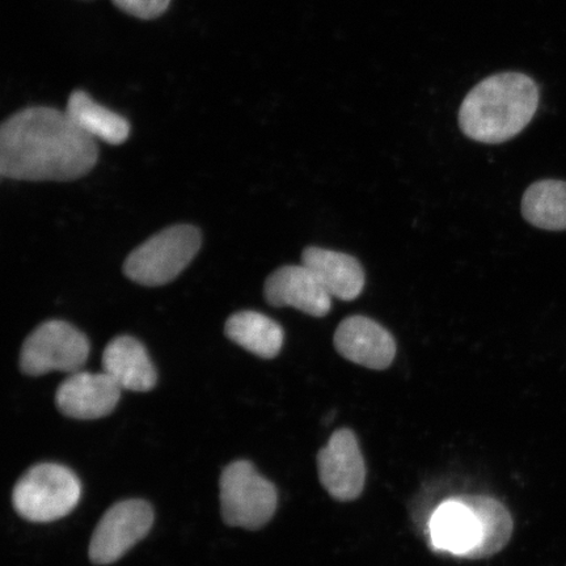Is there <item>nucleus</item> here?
<instances>
[{
  "mask_svg": "<svg viewBox=\"0 0 566 566\" xmlns=\"http://www.w3.org/2000/svg\"><path fill=\"white\" fill-rule=\"evenodd\" d=\"M97 158L96 140L66 112L31 106L0 127V174L12 180L73 181L91 172Z\"/></svg>",
  "mask_w": 566,
  "mask_h": 566,
  "instance_id": "f257e3e1",
  "label": "nucleus"
},
{
  "mask_svg": "<svg viewBox=\"0 0 566 566\" xmlns=\"http://www.w3.org/2000/svg\"><path fill=\"white\" fill-rule=\"evenodd\" d=\"M539 98L537 84L526 74L500 73L486 77L470 91L460 106V130L481 144H504L533 122Z\"/></svg>",
  "mask_w": 566,
  "mask_h": 566,
  "instance_id": "f03ea898",
  "label": "nucleus"
},
{
  "mask_svg": "<svg viewBox=\"0 0 566 566\" xmlns=\"http://www.w3.org/2000/svg\"><path fill=\"white\" fill-rule=\"evenodd\" d=\"M82 485L65 465L42 463L32 467L13 488V507L24 520L49 523L63 518L77 505Z\"/></svg>",
  "mask_w": 566,
  "mask_h": 566,
  "instance_id": "7ed1b4c3",
  "label": "nucleus"
},
{
  "mask_svg": "<svg viewBox=\"0 0 566 566\" xmlns=\"http://www.w3.org/2000/svg\"><path fill=\"white\" fill-rule=\"evenodd\" d=\"M200 248L201 232L195 226H172L134 250L125 261L124 273L139 285H166L192 263Z\"/></svg>",
  "mask_w": 566,
  "mask_h": 566,
  "instance_id": "20e7f679",
  "label": "nucleus"
},
{
  "mask_svg": "<svg viewBox=\"0 0 566 566\" xmlns=\"http://www.w3.org/2000/svg\"><path fill=\"white\" fill-rule=\"evenodd\" d=\"M219 488L223 521L231 527L263 528L277 511V490L247 460L226 467Z\"/></svg>",
  "mask_w": 566,
  "mask_h": 566,
  "instance_id": "39448f33",
  "label": "nucleus"
},
{
  "mask_svg": "<svg viewBox=\"0 0 566 566\" xmlns=\"http://www.w3.org/2000/svg\"><path fill=\"white\" fill-rule=\"evenodd\" d=\"M90 342L86 335L62 321L41 324L24 342L20 369L31 377L51 371L74 374L87 363Z\"/></svg>",
  "mask_w": 566,
  "mask_h": 566,
  "instance_id": "423d86ee",
  "label": "nucleus"
},
{
  "mask_svg": "<svg viewBox=\"0 0 566 566\" xmlns=\"http://www.w3.org/2000/svg\"><path fill=\"white\" fill-rule=\"evenodd\" d=\"M154 518L151 505L144 500H126L113 505L92 535L90 560L96 565L118 562L150 533Z\"/></svg>",
  "mask_w": 566,
  "mask_h": 566,
  "instance_id": "0eeeda50",
  "label": "nucleus"
},
{
  "mask_svg": "<svg viewBox=\"0 0 566 566\" xmlns=\"http://www.w3.org/2000/svg\"><path fill=\"white\" fill-rule=\"evenodd\" d=\"M318 478L331 497L339 502L359 499L366 483V465L356 434L339 429L317 454Z\"/></svg>",
  "mask_w": 566,
  "mask_h": 566,
  "instance_id": "6e6552de",
  "label": "nucleus"
},
{
  "mask_svg": "<svg viewBox=\"0 0 566 566\" xmlns=\"http://www.w3.org/2000/svg\"><path fill=\"white\" fill-rule=\"evenodd\" d=\"M122 391L104 371H77L56 389L55 402L61 413L70 419L97 420L115 410Z\"/></svg>",
  "mask_w": 566,
  "mask_h": 566,
  "instance_id": "1a4fd4ad",
  "label": "nucleus"
},
{
  "mask_svg": "<svg viewBox=\"0 0 566 566\" xmlns=\"http://www.w3.org/2000/svg\"><path fill=\"white\" fill-rule=\"evenodd\" d=\"M335 348L350 363L373 370L387 369L396 356L392 335L373 318L360 315L346 317L339 323Z\"/></svg>",
  "mask_w": 566,
  "mask_h": 566,
  "instance_id": "9d476101",
  "label": "nucleus"
},
{
  "mask_svg": "<svg viewBox=\"0 0 566 566\" xmlns=\"http://www.w3.org/2000/svg\"><path fill=\"white\" fill-rule=\"evenodd\" d=\"M429 534L436 549L463 558H472L483 542L480 518L462 497L444 501L436 509Z\"/></svg>",
  "mask_w": 566,
  "mask_h": 566,
  "instance_id": "9b49d317",
  "label": "nucleus"
},
{
  "mask_svg": "<svg viewBox=\"0 0 566 566\" xmlns=\"http://www.w3.org/2000/svg\"><path fill=\"white\" fill-rule=\"evenodd\" d=\"M265 298L274 307H293L323 317L332 307V296L307 266L287 265L269 275Z\"/></svg>",
  "mask_w": 566,
  "mask_h": 566,
  "instance_id": "f8f14e48",
  "label": "nucleus"
},
{
  "mask_svg": "<svg viewBox=\"0 0 566 566\" xmlns=\"http://www.w3.org/2000/svg\"><path fill=\"white\" fill-rule=\"evenodd\" d=\"M302 264L316 275L331 296L339 301H354L363 293L365 271L350 254L308 247L302 253Z\"/></svg>",
  "mask_w": 566,
  "mask_h": 566,
  "instance_id": "ddd939ff",
  "label": "nucleus"
},
{
  "mask_svg": "<svg viewBox=\"0 0 566 566\" xmlns=\"http://www.w3.org/2000/svg\"><path fill=\"white\" fill-rule=\"evenodd\" d=\"M103 370L122 389L147 392L157 385L158 374L145 346L137 338L119 336L106 346Z\"/></svg>",
  "mask_w": 566,
  "mask_h": 566,
  "instance_id": "4468645a",
  "label": "nucleus"
},
{
  "mask_svg": "<svg viewBox=\"0 0 566 566\" xmlns=\"http://www.w3.org/2000/svg\"><path fill=\"white\" fill-rule=\"evenodd\" d=\"M65 112L71 122L95 140L117 146L129 138V122L118 113L96 103L87 92L74 91L69 97Z\"/></svg>",
  "mask_w": 566,
  "mask_h": 566,
  "instance_id": "2eb2a0df",
  "label": "nucleus"
},
{
  "mask_svg": "<svg viewBox=\"0 0 566 566\" xmlns=\"http://www.w3.org/2000/svg\"><path fill=\"white\" fill-rule=\"evenodd\" d=\"M226 336L254 356L271 359L279 356L285 334L277 322L256 311H242L230 316Z\"/></svg>",
  "mask_w": 566,
  "mask_h": 566,
  "instance_id": "dca6fc26",
  "label": "nucleus"
},
{
  "mask_svg": "<svg viewBox=\"0 0 566 566\" xmlns=\"http://www.w3.org/2000/svg\"><path fill=\"white\" fill-rule=\"evenodd\" d=\"M522 216L547 231L566 230V181L541 180L530 186L522 200Z\"/></svg>",
  "mask_w": 566,
  "mask_h": 566,
  "instance_id": "f3484780",
  "label": "nucleus"
},
{
  "mask_svg": "<svg viewBox=\"0 0 566 566\" xmlns=\"http://www.w3.org/2000/svg\"><path fill=\"white\" fill-rule=\"evenodd\" d=\"M462 499L478 514L483 528V542L472 560L499 554L507 546L513 535L514 523L511 512L499 500L488 495H462Z\"/></svg>",
  "mask_w": 566,
  "mask_h": 566,
  "instance_id": "a211bd4d",
  "label": "nucleus"
},
{
  "mask_svg": "<svg viewBox=\"0 0 566 566\" xmlns=\"http://www.w3.org/2000/svg\"><path fill=\"white\" fill-rule=\"evenodd\" d=\"M127 15L142 20L157 19L165 13L171 0H112Z\"/></svg>",
  "mask_w": 566,
  "mask_h": 566,
  "instance_id": "6ab92c4d",
  "label": "nucleus"
}]
</instances>
